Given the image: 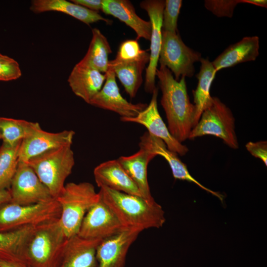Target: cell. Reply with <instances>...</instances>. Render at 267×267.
Returning <instances> with one entry per match:
<instances>
[{
  "mask_svg": "<svg viewBox=\"0 0 267 267\" xmlns=\"http://www.w3.org/2000/svg\"><path fill=\"white\" fill-rule=\"evenodd\" d=\"M156 76L162 91L161 104L165 112L168 129L171 134L181 143L188 138L193 127L195 107L189 100L184 77L175 80L172 72L160 65Z\"/></svg>",
  "mask_w": 267,
  "mask_h": 267,
  "instance_id": "6da1fadb",
  "label": "cell"
},
{
  "mask_svg": "<svg viewBox=\"0 0 267 267\" xmlns=\"http://www.w3.org/2000/svg\"><path fill=\"white\" fill-rule=\"evenodd\" d=\"M99 193L122 225L127 228L140 231L160 228L166 221L162 207L142 197L116 191L106 186L100 187Z\"/></svg>",
  "mask_w": 267,
  "mask_h": 267,
  "instance_id": "7a4b0ae2",
  "label": "cell"
},
{
  "mask_svg": "<svg viewBox=\"0 0 267 267\" xmlns=\"http://www.w3.org/2000/svg\"><path fill=\"white\" fill-rule=\"evenodd\" d=\"M66 239L59 219L37 225L26 247L27 265L30 267H57Z\"/></svg>",
  "mask_w": 267,
  "mask_h": 267,
  "instance_id": "3957f363",
  "label": "cell"
},
{
  "mask_svg": "<svg viewBox=\"0 0 267 267\" xmlns=\"http://www.w3.org/2000/svg\"><path fill=\"white\" fill-rule=\"evenodd\" d=\"M99 192L90 183L70 182L55 199L61 210L59 222L67 238L78 234L88 211L99 200Z\"/></svg>",
  "mask_w": 267,
  "mask_h": 267,
  "instance_id": "277c9868",
  "label": "cell"
},
{
  "mask_svg": "<svg viewBox=\"0 0 267 267\" xmlns=\"http://www.w3.org/2000/svg\"><path fill=\"white\" fill-rule=\"evenodd\" d=\"M71 144L49 151L28 161L40 180L56 199L64 187V182L75 165Z\"/></svg>",
  "mask_w": 267,
  "mask_h": 267,
  "instance_id": "5b68a950",
  "label": "cell"
},
{
  "mask_svg": "<svg viewBox=\"0 0 267 267\" xmlns=\"http://www.w3.org/2000/svg\"><path fill=\"white\" fill-rule=\"evenodd\" d=\"M61 213L56 199L29 205L5 203L0 206V232L37 226L59 219Z\"/></svg>",
  "mask_w": 267,
  "mask_h": 267,
  "instance_id": "8992f818",
  "label": "cell"
},
{
  "mask_svg": "<svg viewBox=\"0 0 267 267\" xmlns=\"http://www.w3.org/2000/svg\"><path fill=\"white\" fill-rule=\"evenodd\" d=\"M205 135L221 138L232 149L238 148L233 115L230 109L217 97L212 96L211 103L192 129L188 138L194 139Z\"/></svg>",
  "mask_w": 267,
  "mask_h": 267,
  "instance_id": "52a82bcc",
  "label": "cell"
},
{
  "mask_svg": "<svg viewBox=\"0 0 267 267\" xmlns=\"http://www.w3.org/2000/svg\"><path fill=\"white\" fill-rule=\"evenodd\" d=\"M201 54L186 45L178 33L162 30L159 61L167 67L178 81L181 77H192L195 73L194 64L200 61Z\"/></svg>",
  "mask_w": 267,
  "mask_h": 267,
  "instance_id": "ba28073f",
  "label": "cell"
},
{
  "mask_svg": "<svg viewBox=\"0 0 267 267\" xmlns=\"http://www.w3.org/2000/svg\"><path fill=\"white\" fill-rule=\"evenodd\" d=\"M8 190L9 202L15 204L29 205L55 199L32 168L22 162H19Z\"/></svg>",
  "mask_w": 267,
  "mask_h": 267,
  "instance_id": "9c48e42d",
  "label": "cell"
},
{
  "mask_svg": "<svg viewBox=\"0 0 267 267\" xmlns=\"http://www.w3.org/2000/svg\"><path fill=\"white\" fill-rule=\"evenodd\" d=\"M126 228L100 195L98 201L85 216L78 235L86 239L102 240Z\"/></svg>",
  "mask_w": 267,
  "mask_h": 267,
  "instance_id": "30bf717a",
  "label": "cell"
},
{
  "mask_svg": "<svg viewBox=\"0 0 267 267\" xmlns=\"http://www.w3.org/2000/svg\"><path fill=\"white\" fill-rule=\"evenodd\" d=\"M158 93V89L156 87L152 93L149 104L144 110L134 117H121V121L135 123L144 126L148 133L162 139L169 150L180 156L184 155L188 151V148L173 137L159 114L157 106Z\"/></svg>",
  "mask_w": 267,
  "mask_h": 267,
  "instance_id": "8fae6325",
  "label": "cell"
},
{
  "mask_svg": "<svg viewBox=\"0 0 267 267\" xmlns=\"http://www.w3.org/2000/svg\"><path fill=\"white\" fill-rule=\"evenodd\" d=\"M105 75V83L91 99L90 105L114 112L123 118L134 117L146 107L147 104H133L122 96L116 81L115 73L112 69L108 67Z\"/></svg>",
  "mask_w": 267,
  "mask_h": 267,
  "instance_id": "7c38bea8",
  "label": "cell"
},
{
  "mask_svg": "<svg viewBox=\"0 0 267 267\" xmlns=\"http://www.w3.org/2000/svg\"><path fill=\"white\" fill-rule=\"evenodd\" d=\"M140 6L147 11L151 23L150 59L146 69L144 88L147 92L152 93L156 88L155 77L162 43L163 12L165 1L146 0L141 2Z\"/></svg>",
  "mask_w": 267,
  "mask_h": 267,
  "instance_id": "4fadbf2b",
  "label": "cell"
},
{
  "mask_svg": "<svg viewBox=\"0 0 267 267\" xmlns=\"http://www.w3.org/2000/svg\"><path fill=\"white\" fill-rule=\"evenodd\" d=\"M141 232L126 228L101 240L96 249V267H124L128 250Z\"/></svg>",
  "mask_w": 267,
  "mask_h": 267,
  "instance_id": "5bb4252c",
  "label": "cell"
},
{
  "mask_svg": "<svg viewBox=\"0 0 267 267\" xmlns=\"http://www.w3.org/2000/svg\"><path fill=\"white\" fill-rule=\"evenodd\" d=\"M75 132L65 130L49 133L41 128L22 140L19 151V162L27 163L30 160L49 151L72 144Z\"/></svg>",
  "mask_w": 267,
  "mask_h": 267,
  "instance_id": "9a60e30c",
  "label": "cell"
},
{
  "mask_svg": "<svg viewBox=\"0 0 267 267\" xmlns=\"http://www.w3.org/2000/svg\"><path fill=\"white\" fill-rule=\"evenodd\" d=\"M138 145L139 147L147 149L156 156H162L168 162L173 176L176 179L193 182L203 190L216 196L223 202L224 196L219 192L206 187L195 179L190 174L186 165L178 157V154L169 150L162 139L146 132L140 136Z\"/></svg>",
  "mask_w": 267,
  "mask_h": 267,
  "instance_id": "2e32d148",
  "label": "cell"
},
{
  "mask_svg": "<svg viewBox=\"0 0 267 267\" xmlns=\"http://www.w3.org/2000/svg\"><path fill=\"white\" fill-rule=\"evenodd\" d=\"M101 240L78 234L67 238L57 267H96V252Z\"/></svg>",
  "mask_w": 267,
  "mask_h": 267,
  "instance_id": "e0dca14e",
  "label": "cell"
},
{
  "mask_svg": "<svg viewBox=\"0 0 267 267\" xmlns=\"http://www.w3.org/2000/svg\"><path fill=\"white\" fill-rule=\"evenodd\" d=\"M93 175L95 182L99 187L106 186L116 191L142 197L137 186L117 159L100 164L94 168Z\"/></svg>",
  "mask_w": 267,
  "mask_h": 267,
  "instance_id": "ac0fdd59",
  "label": "cell"
},
{
  "mask_svg": "<svg viewBox=\"0 0 267 267\" xmlns=\"http://www.w3.org/2000/svg\"><path fill=\"white\" fill-rule=\"evenodd\" d=\"M105 79V75L81 60L73 68L68 82L74 94L89 104L101 89Z\"/></svg>",
  "mask_w": 267,
  "mask_h": 267,
  "instance_id": "d6986e66",
  "label": "cell"
},
{
  "mask_svg": "<svg viewBox=\"0 0 267 267\" xmlns=\"http://www.w3.org/2000/svg\"><path fill=\"white\" fill-rule=\"evenodd\" d=\"M149 59L150 54L146 51L136 59L123 60L115 58L108 62V67L113 70L131 98L135 96L142 83V72Z\"/></svg>",
  "mask_w": 267,
  "mask_h": 267,
  "instance_id": "ffe728a7",
  "label": "cell"
},
{
  "mask_svg": "<svg viewBox=\"0 0 267 267\" xmlns=\"http://www.w3.org/2000/svg\"><path fill=\"white\" fill-rule=\"evenodd\" d=\"M156 155L147 149L139 147L135 153L129 156H120L117 160L135 183L142 197L150 202H155L152 196L147 180V166Z\"/></svg>",
  "mask_w": 267,
  "mask_h": 267,
  "instance_id": "44dd1931",
  "label": "cell"
},
{
  "mask_svg": "<svg viewBox=\"0 0 267 267\" xmlns=\"http://www.w3.org/2000/svg\"><path fill=\"white\" fill-rule=\"evenodd\" d=\"M101 10L112 15L133 29L140 38L150 40L151 34L150 21H145L135 12L132 3L127 0H103Z\"/></svg>",
  "mask_w": 267,
  "mask_h": 267,
  "instance_id": "7402d4cb",
  "label": "cell"
},
{
  "mask_svg": "<svg viewBox=\"0 0 267 267\" xmlns=\"http://www.w3.org/2000/svg\"><path fill=\"white\" fill-rule=\"evenodd\" d=\"M259 37H245L229 45L212 62L218 72L241 63L255 60L259 55Z\"/></svg>",
  "mask_w": 267,
  "mask_h": 267,
  "instance_id": "603a6c76",
  "label": "cell"
},
{
  "mask_svg": "<svg viewBox=\"0 0 267 267\" xmlns=\"http://www.w3.org/2000/svg\"><path fill=\"white\" fill-rule=\"evenodd\" d=\"M30 9L35 13L50 11L61 12L69 15L87 25L100 20L110 22L109 19L104 18L97 12L66 0H32Z\"/></svg>",
  "mask_w": 267,
  "mask_h": 267,
  "instance_id": "cb8c5ba5",
  "label": "cell"
},
{
  "mask_svg": "<svg viewBox=\"0 0 267 267\" xmlns=\"http://www.w3.org/2000/svg\"><path fill=\"white\" fill-rule=\"evenodd\" d=\"M36 226H27L0 232V259L28 266L25 259L26 247Z\"/></svg>",
  "mask_w": 267,
  "mask_h": 267,
  "instance_id": "d4e9b609",
  "label": "cell"
},
{
  "mask_svg": "<svg viewBox=\"0 0 267 267\" xmlns=\"http://www.w3.org/2000/svg\"><path fill=\"white\" fill-rule=\"evenodd\" d=\"M199 73L196 75L198 84L192 91L195 107L193 127L197 124L203 111L212 101L210 88L217 71L212 62L208 59L202 58Z\"/></svg>",
  "mask_w": 267,
  "mask_h": 267,
  "instance_id": "484cf974",
  "label": "cell"
},
{
  "mask_svg": "<svg viewBox=\"0 0 267 267\" xmlns=\"http://www.w3.org/2000/svg\"><path fill=\"white\" fill-rule=\"evenodd\" d=\"M92 34L88 50L82 60L100 72L105 73L108 69V55L112 52L110 44L99 29H92Z\"/></svg>",
  "mask_w": 267,
  "mask_h": 267,
  "instance_id": "4316f807",
  "label": "cell"
},
{
  "mask_svg": "<svg viewBox=\"0 0 267 267\" xmlns=\"http://www.w3.org/2000/svg\"><path fill=\"white\" fill-rule=\"evenodd\" d=\"M40 128L38 123L0 117V139L2 143L14 145Z\"/></svg>",
  "mask_w": 267,
  "mask_h": 267,
  "instance_id": "83f0119b",
  "label": "cell"
},
{
  "mask_svg": "<svg viewBox=\"0 0 267 267\" xmlns=\"http://www.w3.org/2000/svg\"><path fill=\"white\" fill-rule=\"evenodd\" d=\"M21 143L14 145L2 143L0 147V190L10 188L18 166Z\"/></svg>",
  "mask_w": 267,
  "mask_h": 267,
  "instance_id": "f1b7e54d",
  "label": "cell"
},
{
  "mask_svg": "<svg viewBox=\"0 0 267 267\" xmlns=\"http://www.w3.org/2000/svg\"><path fill=\"white\" fill-rule=\"evenodd\" d=\"M182 5L181 0H166L163 12L162 30L178 33V19Z\"/></svg>",
  "mask_w": 267,
  "mask_h": 267,
  "instance_id": "f546056e",
  "label": "cell"
},
{
  "mask_svg": "<svg viewBox=\"0 0 267 267\" xmlns=\"http://www.w3.org/2000/svg\"><path fill=\"white\" fill-rule=\"evenodd\" d=\"M243 0H207L205 1V7L219 17H232L234 9Z\"/></svg>",
  "mask_w": 267,
  "mask_h": 267,
  "instance_id": "4dcf8cb0",
  "label": "cell"
},
{
  "mask_svg": "<svg viewBox=\"0 0 267 267\" xmlns=\"http://www.w3.org/2000/svg\"><path fill=\"white\" fill-rule=\"evenodd\" d=\"M21 75L19 65L16 60L6 55L0 58V81L14 80Z\"/></svg>",
  "mask_w": 267,
  "mask_h": 267,
  "instance_id": "1f68e13d",
  "label": "cell"
},
{
  "mask_svg": "<svg viewBox=\"0 0 267 267\" xmlns=\"http://www.w3.org/2000/svg\"><path fill=\"white\" fill-rule=\"evenodd\" d=\"M145 51L140 48L137 40H126L121 44L115 58L123 60L134 59L141 56Z\"/></svg>",
  "mask_w": 267,
  "mask_h": 267,
  "instance_id": "d6a6232c",
  "label": "cell"
},
{
  "mask_svg": "<svg viewBox=\"0 0 267 267\" xmlns=\"http://www.w3.org/2000/svg\"><path fill=\"white\" fill-rule=\"evenodd\" d=\"M245 147L252 156L259 158L266 166H267V141H259L255 142L250 141L245 145Z\"/></svg>",
  "mask_w": 267,
  "mask_h": 267,
  "instance_id": "836d02e7",
  "label": "cell"
},
{
  "mask_svg": "<svg viewBox=\"0 0 267 267\" xmlns=\"http://www.w3.org/2000/svg\"><path fill=\"white\" fill-rule=\"evenodd\" d=\"M71 1L96 12L101 10L102 7L103 0H72Z\"/></svg>",
  "mask_w": 267,
  "mask_h": 267,
  "instance_id": "e575fe53",
  "label": "cell"
},
{
  "mask_svg": "<svg viewBox=\"0 0 267 267\" xmlns=\"http://www.w3.org/2000/svg\"><path fill=\"white\" fill-rule=\"evenodd\" d=\"M10 194L8 189L0 190V206L10 201Z\"/></svg>",
  "mask_w": 267,
  "mask_h": 267,
  "instance_id": "d590c367",
  "label": "cell"
},
{
  "mask_svg": "<svg viewBox=\"0 0 267 267\" xmlns=\"http://www.w3.org/2000/svg\"><path fill=\"white\" fill-rule=\"evenodd\" d=\"M0 267H28V266L19 263L7 262L0 259Z\"/></svg>",
  "mask_w": 267,
  "mask_h": 267,
  "instance_id": "8d00e7d4",
  "label": "cell"
},
{
  "mask_svg": "<svg viewBox=\"0 0 267 267\" xmlns=\"http://www.w3.org/2000/svg\"><path fill=\"white\" fill-rule=\"evenodd\" d=\"M244 3H249L257 6L267 7V1L266 0H243Z\"/></svg>",
  "mask_w": 267,
  "mask_h": 267,
  "instance_id": "74e56055",
  "label": "cell"
},
{
  "mask_svg": "<svg viewBox=\"0 0 267 267\" xmlns=\"http://www.w3.org/2000/svg\"><path fill=\"white\" fill-rule=\"evenodd\" d=\"M4 56V55H3V54L0 53V58L3 57Z\"/></svg>",
  "mask_w": 267,
  "mask_h": 267,
  "instance_id": "f35d334b",
  "label": "cell"
},
{
  "mask_svg": "<svg viewBox=\"0 0 267 267\" xmlns=\"http://www.w3.org/2000/svg\"></svg>",
  "mask_w": 267,
  "mask_h": 267,
  "instance_id": "ab89813d",
  "label": "cell"
}]
</instances>
